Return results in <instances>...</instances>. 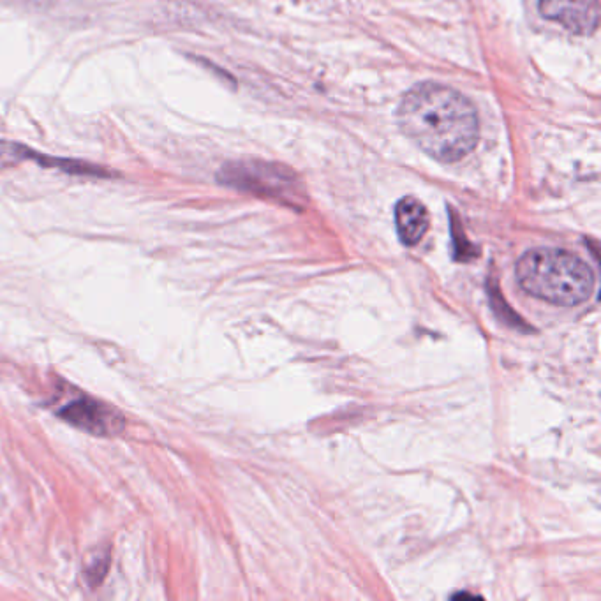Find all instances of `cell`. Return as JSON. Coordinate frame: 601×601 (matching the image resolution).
Instances as JSON below:
<instances>
[{
	"label": "cell",
	"mask_w": 601,
	"mask_h": 601,
	"mask_svg": "<svg viewBox=\"0 0 601 601\" xmlns=\"http://www.w3.org/2000/svg\"><path fill=\"white\" fill-rule=\"evenodd\" d=\"M402 133L439 163H459L475 150L480 120L468 97L441 83L416 85L402 97Z\"/></svg>",
	"instance_id": "obj_1"
},
{
	"label": "cell",
	"mask_w": 601,
	"mask_h": 601,
	"mask_svg": "<svg viewBox=\"0 0 601 601\" xmlns=\"http://www.w3.org/2000/svg\"><path fill=\"white\" fill-rule=\"evenodd\" d=\"M57 415L75 429L94 436H115L126 427L119 409L92 397H78L75 401L67 402L57 411Z\"/></svg>",
	"instance_id": "obj_4"
},
{
	"label": "cell",
	"mask_w": 601,
	"mask_h": 601,
	"mask_svg": "<svg viewBox=\"0 0 601 601\" xmlns=\"http://www.w3.org/2000/svg\"><path fill=\"white\" fill-rule=\"evenodd\" d=\"M108 564H110V556L104 554L103 557H96L94 564H90L89 568H87V579H89L92 589H94L99 582H103L106 570H108Z\"/></svg>",
	"instance_id": "obj_8"
},
{
	"label": "cell",
	"mask_w": 601,
	"mask_h": 601,
	"mask_svg": "<svg viewBox=\"0 0 601 601\" xmlns=\"http://www.w3.org/2000/svg\"><path fill=\"white\" fill-rule=\"evenodd\" d=\"M540 13L573 34H594L600 25V0H540Z\"/></svg>",
	"instance_id": "obj_6"
},
{
	"label": "cell",
	"mask_w": 601,
	"mask_h": 601,
	"mask_svg": "<svg viewBox=\"0 0 601 601\" xmlns=\"http://www.w3.org/2000/svg\"><path fill=\"white\" fill-rule=\"evenodd\" d=\"M395 226L402 244L413 247L418 242H422L425 233L429 231L431 226L429 210L425 208L422 201L416 200L413 196H406L395 207Z\"/></svg>",
	"instance_id": "obj_7"
},
{
	"label": "cell",
	"mask_w": 601,
	"mask_h": 601,
	"mask_svg": "<svg viewBox=\"0 0 601 601\" xmlns=\"http://www.w3.org/2000/svg\"><path fill=\"white\" fill-rule=\"evenodd\" d=\"M217 180L226 187L244 193L272 198H290L295 191V177L290 170H281L275 164L261 161H233L224 164L217 173Z\"/></svg>",
	"instance_id": "obj_3"
},
{
	"label": "cell",
	"mask_w": 601,
	"mask_h": 601,
	"mask_svg": "<svg viewBox=\"0 0 601 601\" xmlns=\"http://www.w3.org/2000/svg\"><path fill=\"white\" fill-rule=\"evenodd\" d=\"M32 161L43 168H55V170L67 173V175H78V177H94V179H113L117 173L99 166V164L87 163L82 159H67V157L48 156L41 154L38 150L29 149L22 143L15 141H0V170Z\"/></svg>",
	"instance_id": "obj_5"
},
{
	"label": "cell",
	"mask_w": 601,
	"mask_h": 601,
	"mask_svg": "<svg viewBox=\"0 0 601 601\" xmlns=\"http://www.w3.org/2000/svg\"><path fill=\"white\" fill-rule=\"evenodd\" d=\"M515 275L527 295L554 305L582 304L596 284L593 268L586 261L556 247H538L522 254Z\"/></svg>",
	"instance_id": "obj_2"
}]
</instances>
